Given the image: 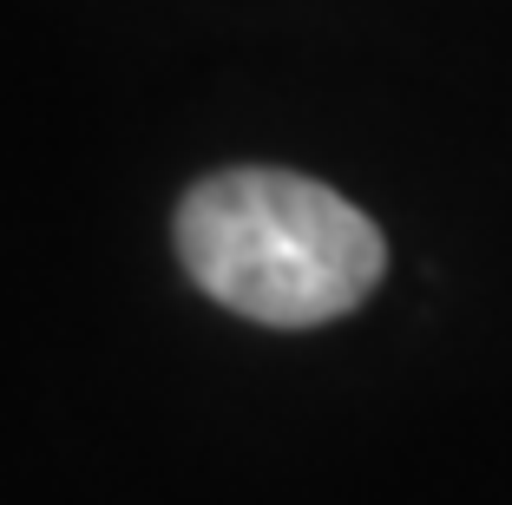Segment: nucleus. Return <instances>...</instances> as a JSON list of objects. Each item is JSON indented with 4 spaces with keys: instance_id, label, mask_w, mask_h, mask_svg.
<instances>
[{
    "instance_id": "nucleus-1",
    "label": "nucleus",
    "mask_w": 512,
    "mask_h": 505,
    "mask_svg": "<svg viewBox=\"0 0 512 505\" xmlns=\"http://www.w3.org/2000/svg\"><path fill=\"white\" fill-rule=\"evenodd\" d=\"M178 256L224 309L270 328L348 315L388 269L375 217L296 171H224L178 204Z\"/></svg>"
}]
</instances>
